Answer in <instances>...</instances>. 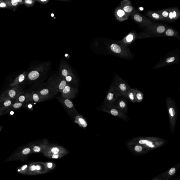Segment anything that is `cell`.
<instances>
[{"instance_id": "obj_1", "label": "cell", "mask_w": 180, "mask_h": 180, "mask_svg": "<svg viewBox=\"0 0 180 180\" xmlns=\"http://www.w3.org/2000/svg\"><path fill=\"white\" fill-rule=\"evenodd\" d=\"M110 52L117 57L124 59H130L134 57L133 54L128 47L122 45L118 41H113L109 44Z\"/></svg>"}, {"instance_id": "obj_2", "label": "cell", "mask_w": 180, "mask_h": 180, "mask_svg": "<svg viewBox=\"0 0 180 180\" xmlns=\"http://www.w3.org/2000/svg\"><path fill=\"white\" fill-rule=\"evenodd\" d=\"M166 27L164 25L153 23L149 26L146 27L144 33L140 34L138 39L147 37H161L165 31Z\"/></svg>"}, {"instance_id": "obj_3", "label": "cell", "mask_w": 180, "mask_h": 180, "mask_svg": "<svg viewBox=\"0 0 180 180\" xmlns=\"http://www.w3.org/2000/svg\"><path fill=\"white\" fill-rule=\"evenodd\" d=\"M68 83L65 79L61 77L52 78L48 81L47 85L50 88L54 96L61 92Z\"/></svg>"}, {"instance_id": "obj_4", "label": "cell", "mask_w": 180, "mask_h": 180, "mask_svg": "<svg viewBox=\"0 0 180 180\" xmlns=\"http://www.w3.org/2000/svg\"><path fill=\"white\" fill-rule=\"evenodd\" d=\"M132 20L142 27H147L153 23L151 20L141 14L135 8L130 15Z\"/></svg>"}, {"instance_id": "obj_5", "label": "cell", "mask_w": 180, "mask_h": 180, "mask_svg": "<svg viewBox=\"0 0 180 180\" xmlns=\"http://www.w3.org/2000/svg\"><path fill=\"white\" fill-rule=\"evenodd\" d=\"M57 99L68 114L73 118L74 119L76 115L80 114L70 100L62 97V96L59 97Z\"/></svg>"}, {"instance_id": "obj_6", "label": "cell", "mask_w": 180, "mask_h": 180, "mask_svg": "<svg viewBox=\"0 0 180 180\" xmlns=\"http://www.w3.org/2000/svg\"><path fill=\"white\" fill-rule=\"evenodd\" d=\"M23 92L22 88L20 86L8 89L0 96V102L4 100L17 98Z\"/></svg>"}, {"instance_id": "obj_7", "label": "cell", "mask_w": 180, "mask_h": 180, "mask_svg": "<svg viewBox=\"0 0 180 180\" xmlns=\"http://www.w3.org/2000/svg\"><path fill=\"white\" fill-rule=\"evenodd\" d=\"M33 144L25 147L19 152L13 154L8 158V161L13 160H24L27 156L32 153Z\"/></svg>"}, {"instance_id": "obj_8", "label": "cell", "mask_w": 180, "mask_h": 180, "mask_svg": "<svg viewBox=\"0 0 180 180\" xmlns=\"http://www.w3.org/2000/svg\"><path fill=\"white\" fill-rule=\"evenodd\" d=\"M68 153L67 149L61 146L55 144H50L45 151L43 153L45 157L49 154H63L67 155Z\"/></svg>"}, {"instance_id": "obj_9", "label": "cell", "mask_w": 180, "mask_h": 180, "mask_svg": "<svg viewBox=\"0 0 180 180\" xmlns=\"http://www.w3.org/2000/svg\"><path fill=\"white\" fill-rule=\"evenodd\" d=\"M78 91L77 88L73 87L68 84L61 93L62 97L70 99L75 98L77 94Z\"/></svg>"}, {"instance_id": "obj_10", "label": "cell", "mask_w": 180, "mask_h": 180, "mask_svg": "<svg viewBox=\"0 0 180 180\" xmlns=\"http://www.w3.org/2000/svg\"><path fill=\"white\" fill-rule=\"evenodd\" d=\"M178 60V56L175 54H172L169 57H166L165 59H163L158 63L155 66L156 68H160L165 67V66L172 64L177 62Z\"/></svg>"}, {"instance_id": "obj_11", "label": "cell", "mask_w": 180, "mask_h": 180, "mask_svg": "<svg viewBox=\"0 0 180 180\" xmlns=\"http://www.w3.org/2000/svg\"><path fill=\"white\" fill-rule=\"evenodd\" d=\"M137 34L135 31H133L127 34L121 40L118 42L122 45L128 47L131 45L137 39Z\"/></svg>"}, {"instance_id": "obj_12", "label": "cell", "mask_w": 180, "mask_h": 180, "mask_svg": "<svg viewBox=\"0 0 180 180\" xmlns=\"http://www.w3.org/2000/svg\"><path fill=\"white\" fill-rule=\"evenodd\" d=\"M48 141L46 139H44L41 142L36 144H33L32 153H43L45 151L50 145Z\"/></svg>"}, {"instance_id": "obj_13", "label": "cell", "mask_w": 180, "mask_h": 180, "mask_svg": "<svg viewBox=\"0 0 180 180\" xmlns=\"http://www.w3.org/2000/svg\"><path fill=\"white\" fill-rule=\"evenodd\" d=\"M37 92L44 101L47 100L54 96L51 90L47 84L43 87L40 88L37 91Z\"/></svg>"}, {"instance_id": "obj_14", "label": "cell", "mask_w": 180, "mask_h": 180, "mask_svg": "<svg viewBox=\"0 0 180 180\" xmlns=\"http://www.w3.org/2000/svg\"><path fill=\"white\" fill-rule=\"evenodd\" d=\"M114 13L117 20L120 22L126 21L130 17L125 12L120 6L115 8Z\"/></svg>"}, {"instance_id": "obj_15", "label": "cell", "mask_w": 180, "mask_h": 180, "mask_svg": "<svg viewBox=\"0 0 180 180\" xmlns=\"http://www.w3.org/2000/svg\"><path fill=\"white\" fill-rule=\"evenodd\" d=\"M180 17V12L177 8H170L169 16L166 21L172 23Z\"/></svg>"}, {"instance_id": "obj_16", "label": "cell", "mask_w": 180, "mask_h": 180, "mask_svg": "<svg viewBox=\"0 0 180 180\" xmlns=\"http://www.w3.org/2000/svg\"><path fill=\"white\" fill-rule=\"evenodd\" d=\"M120 6L129 16H130L134 8L129 0H123L120 3Z\"/></svg>"}, {"instance_id": "obj_17", "label": "cell", "mask_w": 180, "mask_h": 180, "mask_svg": "<svg viewBox=\"0 0 180 180\" xmlns=\"http://www.w3.org/2000/svg\"><path fill=\"white\" fill-rule=\"evenodd\" d=\"M16 98L4 100L0 102V110L6 111L12 105L15 103Z\"/></svg>"}, {"instance_id": "obj_18", "label": "cell", "mask_w": 180, "mask_h": 180, "mask_svg": "<svg viewBox=\"0 0 180 180\" xmlns=\"http://www.w3.org/2000/svg\"><path fill=\"white\" fill-rule=\"evenodd\" d=\"M31 101L30 93H22L16 98L15 103H25L28 101Z\"/></svg>"}, {"instance_id": "obj_19", "label": "cell", "mask_w": 180, "mask_h": 180, "mask_svg": "<svg viewBox=\"0 0 180 180\" xmlns=\"http://www.w3.org/2000/svg\"><path fill=\"white\" fill-rule=\"evenodd\" d=\"M75 123H77L80 127L85 129L87 126V123L82 115H76L74 118Z\"/></svg>"}, {"instance_id": "obj_20", "label": "cell", "mask_w": 180, "mask_h": 180, "mask_svg": "<svg viewBox=\"0 0 180 180\" xmlns=\"http://www.w3.org/2000/svg\"><path fill=\"white\" fill-rule=\"evenodd\" d=\"M27 74V72H24L23 73L20 74L16 78L13 83L10 84V86L13 87L18 86L24 80Z\"/></svg>"}, {"instance_id": "obj_21", "label": "cell", "mask_w": 180, "mask_h": 180, "mask_svg": "<svg viewBox=\"0 0 180 180\" xmlns=\"http://www.w3.org/2000/svg\"><path fill=\"white\" fill-rule=\"evenodd\" d=\"M147 15L152 19L156 21H164V18L157 11H148L147 13Z\"/></svg>"}, {"instance_id": "obj_22", "label": "cell", "mask_w": 180, "mask_h": 180, "mask_svg": "<svg viewBox=\"0 0 180 180\" xmlns=\"http://www.w3.org/2000/svg\"><path fill=\"white\" fill-rule=\"evenodd\" d=\"M35 163L37 174H45L48 172L46 168L44 163L36 162Z\"/></svg>"}, {"instance_id": "obj_23", "label": "cell", "mask_w": 180, "mask_h": 180, "mask_svg": "<svg viewBox=\"0 0 180 180\" xmlns=\"http://www.w3.org/2000/svg\"><path fill=\"white\" fill-rule=\"evenodd\" d=\"M31 101L36 103H39L44 101L37 91H33L30 93Z\"/></svg>"}, {"instance_id": "obj_24", "label": "cell", "mask_w": 180, "mask_h": 180, "mask_svg": "<svg viewBox=\"0 0 180 180\" xmlns=\"http://www.w3.org/2000/svg\"><path fill=\"white\" fill-rule=\"evenodd\" d=\"M178 33L177 31L174 29L171 28L166 29L165 31L161 37H177Z\"/></svg>"}, {"instance_id": "obj_25", "label": "cell", "mask_w": 180, "mask_h": 180, "mask_svg": "<svg viewBox=\"0 0 180 180\" xmlns=\"http://www.w3.org/2000/svg\"><path fill=\"white\" fill-rule=\"evenodd\" d=\"M40 74L37 70L31 71L29 74L28 77L29 79L31 81H34L37 80L40 77Z\"/></svg>"}, {"instance_id": "obj_26", "label": "cell", "mask_w": 180, "mask_h": 180, "mask_svg": "<svg viewBox=\"0 0 180 180\" xmlns=\"http://www.w3.org/2000/svg\"><path fill=\"white\" fill-rule=\"evenodd\" d=\"M27 174L29 175L37 174L35 163H32L29 165L28 172Z\"/></svg>"}, {"instance_id": "obj_27", "label": "cell", "mask_w": 180, "mask_h": 180, "mask_svg": "<svg viewBox=\"0 0 180 180\" xmlns=\"http://www.w3.org/2000/svg\"><path fill=\"white\" fill-rule=\"evenodd\" d=\"M170 8H166V9L159 10L157 11L158 13L161 15L164 20V21H166L169 16Z\"/></svg>"}, {"instance_id": "obj_28", "label": "cell", "mask_w": 180, "mask_h": 180, "mask_svg": "<svg viewBox=\"0 0 180 180\" xmlns=\"http://www.w3.org/2000/svg\"><path fill=\"white\" fill-rule=\"evenodd\" d=\"M5 1L8 7L10 8H16L19 5L16 0H6Z\"/></svg>"}, {"instance_id": "obj_29", "label": "cell", "mask_w": 180, "mask_h": 180, "mask_svg": "<svg viewBox=\"0 0 180 180\" xmlns=\"http://www.w3.org/2000/svg\"><path fill=\"white\" fill-rule=\"evenodd\" d=\"M46 168L48 172L51 170L54 169L56 167V165L53 163L50 162H47L44 163Z\"/></svg>"}, {"instance_id": "obj_30", "label": "cell", "mask_w": 180, "mask_h": 180, "mask_svg": "<svg viewBox=\"0 0 180 180\" xmlns=\"http://www.w3.org/2000/svg\"><path fill=\"white\" fill-rule=\"evenodd\" d=\"M66 155V154H49V155H47L46 157L50 159H58L61 158Z\"/></svg>"}, {"instance_id": "obj_31", "label": "cell", "mask_w": 180, "mask_h": 180, "mask_svg": "<svg viewBox=\"0 0 180 180\" xmlns=\"http://www.w3.org/2000/svg\"><path fill=\"white\" fill-rule=\"evenodd\" d=\"M29 166V165H25L18 170V172L21 174H27L28 172Z\"/></svg>"}, {"instance_id": "obj_32", "label": "cell", "mask_w": 180, "mask_h": 180, "mask_svg": "<svg viewBox=\"0 0 180 180\" xmlns=\"http://www.w3.org/2000/svg\"><path fill=\"white\" fill-rule=\"evenodd\" d=\"M24 103H15L8 109V110L17 109L23 106Z\"/></svg>"}, {"instance_id": "obj_33", "label": "cell", "mask_w": 180, "mask_h": 180, "mask_svg": "<svg viewBox=\"0 0 180 180\" xmlns=\"http://www.w3.org/2000/svg\"><path fill=\"white\" fill-rule=\"evenodd\" d=\"M139 143L140 144H146L148 147H153L154 146L152 142H149L147 140H142L139 141Z\"/></svg>"}, {"instance_id": "obj_34", "label": "cell", "mask_w": 180, "mask_h": 180, "mask_svg": "<svg viewBox=\"0 0 180 180\" xmlns=\"http://www.w3.org/2000/svg\"><path fill=\"white\" fill-rule=\"evenodd\" d=\"M34 3V1L32 0H25L24 1V4L27 6H31L33 5Z\"/></svg>"}, {"instance_id": "obj_35", "label": "cell", "mask_w": 180, "mask_h": 180, "mask_svg": "<svg viewBox=\"0 0 180 180\" xmlns=\"http://www.w3.org/2000/svg\"><path fill=\"white\" fill-rule=\"evenodd\" d=\"M71 73L70 72H68V71L67 69H64L62 70L61 72V77L64 78L68 75L69 74H70Z\"/></svg>"}, {"instance_id": "obj_36", "label": "cell", "mask_w": 180, "mask_h": 180, "mask_svg": "<svg viewBox=\"0 0 180 180\" xmlns=\"http://www.w3.org/2000/svg\"><path fill=\"white\" fill-rule=\"evenodd\" d=\"M8 8L7 5L5 1H3L2 0H1L0 1V8Z\"/></svg>"}, {"instance_id": "obj_37", "label": "cell", "mask_w": 180, "mask_h": 180, "mask_svg": "<svg viewBox=\"0 0 180 180\" xmlns=\"http://www.w3.org/2000/svg\"><path fill=\"white\" fill-rule=\"evenodd\" d=\"M113 94L112 93H109L108 95L107 96V99L108 101H111V100L113 99Z\"/></svg>"}, {"instance_id": "obj_38", "label": "cell", "mask_w": 180, "mask_h": 180, "mask_svg": "<svg viewBox=\"0 0 180 180\" xmlns=\"http://www.w3.org/2000/svg\"><path fill=\"white\" fill-rule=\"evenodd\" d=\"M111 113L112 115L114 116H117L118 114V111L115 109H112L111 111Z\"/></svg>"}, {"instance_id": "obj_39", "label": "cell", "mask_w": 180, "mask_h": 180, "mask_svg": "<svg viewBox=\"0 0 180 180\" xmlns=\"http://www.w3.org/2000/svg\"><path fill=\"white\" fill-rule=\"evenodd\" d=\"M120 87L122 91H124L126 89V87L125 84H120Z\"/></svg>"}, {"instance_id": "obj_40", "label": "cell", "mask_w": 180, "mask_h": 180, "mask_svg": "<svg viewBox=\"0 0 180 180\" xmlns=\"http://www.w3.org/2000/svg\"><path fill=\"white\" fill-rule=\"evenodd\" d=\"M176 172V169L174 168H172L170 170L169 173L170 175H172L173 174H174V173Z\"/></svg>"}, {"instance_id": "obj_41", "label": "cell", "mask_w": 180, "mask_h": 180, "mask_svg": "<svg viewBox=\"0 0 180 180\" xmlns=\"http://www.w3.org/2000/svg\"><path fill=\"white\" fill-rule=\"evenodd\" d=\"M169 112L170 114L171 117L174 116L175 113L174 110V109L172 108H170L169 110Z\"/></svg>"}, {"instance_id": "obj_42", "label": "cell", "mask_w": 180, "mask_h": 180, "mask_svg": "<svg viewBox=\"0 0 180 180\" xmlns=\"http://www.w3.org/2000/svg\"><path fill=\"white\" fill-rule=\"evenodd\" d=\"M135 149L137 152H139L142 151V147L140 146H137L135 147Z\"/></svg>"}, {"instance_id": "obj_43", "label": "cell", "mask_w": 180, "mask_h": 180, "mask_svg": "<svg viewBox=\"0 0 180 180\" xmlns=\"http://www.w3.org/2000/svg\"><path fill=\"white\" fill-rule=\"evenodd\" d=\"M120 106L121 108H124L126 106L125 103L123 101H121L120 103Z\"/></svg>"}, {"instance_id": "obj_44", "label": "cell", "mask_w": 180, "mask_h": 180, "mask_svg": "<svg viewBox=\"0 0 180 180\" xmlns=\"http://www.w3.org/2000/svg\"><path fill=\"white\" fill-rule=\"evenodd\" d=\"M137 99L139 100H141L142 99V96L141 94H140V93H139V94H137Z\"/></svg>"}, {"instance_id": "obj_45", "label": "cell", "mask_w": 180, "mask_h": 180, "mask_svg": "<svg viewBox=\"0 0 180 180\" xmlns=\"http://www.w3.org/2000/svg\"><path fill=\"white\" fill-rule=\"evenodd\" d=\"M16 1L18 3L19 5H21L24 4V1H22V0H16Z\"/></svg>"}, {"instance_id": "obj_46", "label": "cell", "mask_w": 180, "mask_h": 180, "mask_svg": "<svg viewBox=\"0 0 180 180\" xmlns=\"http://www.w3.org/2000/svg\"><path fill=\"white\" fill-rule=\"evenodd\" d=\"M129 96H130V98L132 100H133L134 99V96L133 93H130L129 95Z\"/></svg>"}, {"instance_id": "obj_47", "label": "cell", "mask_w": 180, "mask_h": 180, "mask_svg": "<svg viewBox=\"0 0 180 180\" xmlns=\"http://www.w3.org/2000/svg\"><path fill=\"white\" fill-rule=\"evenodd\" d=\"M6 111H1L0 110V115L4 114L6 113Z\"/></svg>"}, {"instance_id": "obj_48", "label": "cell", "mask_w": 180, "mask_h": 180, "mask_svg": "<svg viewBox=\"0 0 180 180\" xmlns=\"http://www.w3.org/2000/svg\"><path fill=\"white\" fill-rule=\"evenodd\" d=\"M2 128H3V126H0V132L1 131V130H2Z\"/></svg>"}, {"instance_id": "obj_49", "label": "cell", "mask_w": 180, "mask_h": 180, "mask_svg": "<svg viewBox=\"0 0 180 180\" xmlns=\"http://www.w3.org/2000/svg\"><path fill=\"white\" fill-rule=\"evenodd\" d=\"M42 1V2H45V1H47L46 0H45V1H43V0H41V1Z\"/></svg>"}, {"instance_id": "obj_50", "label": "cell", "mask_w": 180, "mask_h": 180, "mask_svg": "<svg viewBox=\"0 0 180 180\" xmlns=\"http://www.w3.org/2000/svg\"><path fill=\"white\" fill-rule=\"evenodd\" d=\"M0 1H1V0H0Z\"/></svg>"}]
</instances>
